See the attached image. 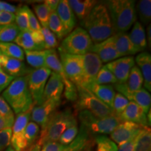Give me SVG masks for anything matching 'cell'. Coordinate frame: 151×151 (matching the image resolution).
<instances>
[{
    "label": "cell",
    "instance_id": "obj_1",
    "mask_svg": "<svg viewBox=\"0 0 151 151\" xmlns=\"http://www.w3.org/2000/svg\"><path fill=\"white\" fill-rule=\"evenodd\" d=\"M93 43L106 40L113 35V29L108 9L105 4L97 2L86 20L81 22Z\"/></svg>",
    "mask_w": 151,
    "mask_h": 151
},
{
    "label": "cell",
    "instance_id": "obj_2",
    "mask_svg": "<svg viewBox=\"0 0 151 151\" xmlns=\"http://www.w3.org/2000/svg\"><path fill=\"white\" fill-rule=\"evenodd\" d=\"M104 3L110 16L113 34L126 32L137 21L136 1L134 0H110Z\"/></svg>",
    "mask_w": 151,
    "mask_h": 151
},
{
    "label": "cell",
    "instance_id": "obj_3",
    "mask_svg": "<svg viewBox=\"0 0 151 151\" xmlns=\"http://www.w3.org/2000/svg\"><path fill=\"white\" fill-rule=\"evenodd\" d=\"M2 97L16 113L19 114L33 108L32 97L27 86V77L16 78L4 90Z\"/></svg>",
    "mask_w": 151,
    "mask_h": 151
},
{
    "label": "cell",
    "instance_id": "obj_4",
    "mask_svg": "<svg viewBox=\"0 0 151 151\" xmlns=\"http://www.w3.org/2000/svg\"><path fill=\"white\" fill-rule=\"evenodd\" d=\"M77 124V120L71 110L67 109L52 115L48 123L41 129L37 143L42 146L50 141H58L68 128Z\"/></svg>",
    "mask_w": 151,
    "mask_h": 151
},
{
    "label": "cell",
    "instance_id": "obj_5",
    "mask_svg": "<svg viewBox=\"0 0 151 151\" xmlns=\"http://www.w3.org/2000/svg\"><path fill=\"white\" fill-rule=\"evenodd\" d=\"M78 90L76 108L77 110H86L98 118H106L114 116L110 107L106 105L91 92L83 86H76Z\"/></svg>",
    "mask_w": 151,
    "mask_h": 151
},
{
    "label": "cell",
    "instance_id": "obj_6",
    "mask_svg": "<svg viewBox=\"0 0 151 151\" xmlns=\"http://www.w3.org/2000/svg\"><path fill=\"white\" fill-rule=\"evenodd\" d=\"M81 126L88 132L98 134H109L122 122L118 117L115 116L106 118H98L88 111H80L78 113Z\"/></svg>",
    "mask_w": 151,
    "mask_h": 151
},
{
    "label": "cell",
    "instance_id": "obj_7",
    "mask_svg": "<svg viewBox=\"0 0 151 151\" xmlns=\"http://www.w3.org/2000/svg\"><path fill=\"white\" fill-rule=\"evenodd\" d=\"M92 45L93 42L86 30L78 27L63 39L59 48L68 54L83 55L90 52Z\"/></svg>",
    "mask_w": 151,
    "mask_h": 151
},
{
    "label": "cell",
    "instance_id": "obj_8",
    "mask_svg": "<svg viewBox=\"0 0 151 151\" xmlns=\"http://www.w3.org/2000/svg\"><path fill=\"white\" fill-rule=\"evenodd\" d=\"M46 67L61 76L65 87L64 90L65 97L71 101H76L78 98L77 87L67 78L58 52L55 49L48 50L46 57Z\"/></svg>",
    "mask_w": 151,
    "mask_h": 151
},
{
    "label": "cell",
    "instance_id": "obj_9",
    "mask_svg": "<svg viewBox=\"0 0 151 151\" xmlns=\"http://www.w3.org/2000/svg\"><path fill=\"white\" fill-rule=\"evenodd\" d=\"M50 73L51 70L43 67L31 69L27 75V86L32 97L34 106L39 105L42 102L43 91Z\"/></svg>",
    "mask_w": 151,
    "mask_h": 151
},
{
    "label": "cell",
    "instance_id": "obj_10",
    "mask_svg": "<svg viewBox=\"0 0 151 151\" xmlns=\"http://www.w3.org/2000/svg\"><path fill=\"white\" fill-rule=\"evenodd\" d=\"M60 60L65 75L76 86H82L83 69L81 55L68 54L58 48Z\"/></svg>",
    "mask_w": 151,
    "mask_h": 151
},
{
    "label": "cell",
    "instance_id": "obj_11",
    "mask_svg": "<svg viewBox=\"0 0 151 151\" xmlns=\"http://www.w3.org/2000/svg\"><path fill=\"white\" fill-rule=\"evenodd\" d=\"M31 111L19 113L14 120L11 138V147L15 151H24L27 149V143L24 139V130L29 122Z\"/></svg>",
    "mask_w": 151,
    "mask_h": 151
},
{
    "label": "cell",
    "instance_id": "obj_12",
    "mask_svg": "<svg viewBox=\"0 0 151 151\" xmlns=\"http://www.w3.org/2000/svg\"><path fill=\"white\" fill-rule=\"evenodd\" d=\"M60 104V101L47 100L41 104L34 106L31 111L30 119L42 129L48 123L52 115L56 112V109Z\"/></svg>",
    "mask_w": 151,
    "mask_h": 151
},
{
    "label": "cell",
    "instance_id": "obj_13",
    "mask_svg": "<svg viewBox=\"0 0 151 151\" xmlns=\"http://www.w3.org/2000/svg\"><path fill=\"white\" fill-rule=\"evenodd\" d=\"M83 69V78L82 86L86 88L88 85L95 83L98 72L102 67V62L97 55L88 52L81 55Z\"/></svg>",
    "mask_w": 151,
    "mask_h": 151
},
{
    "label": "cell",
    "instance_id": "obj_14",
    "mask_svg": "<svg viewBox=\"0 0 151 151\" xmlns=\"http://www.w3.org/2000/svg\"><path fill=\"white\" fill-rule=\"evenodd\" d=\"M106 67L116 78L118 83H124L127 80L132 68L135 66L134 58L132 56L122 57L107 63Z\"/></svg>",
    "mask_w": 151,
    "mask_h": 151
},
{
    "label": "cell",
    "instance_id": "obj_15",
    "mask_svg": "<svg viewBox=\"0 0 151 151\" xmlns=\"http://www.w3.org/2000/svg\"><path fill=\"white\" fill-rule=\"evenodd\" d=\"M143 127L129 121H122L110 134L111 139L118 146L137 137Z\"/></svg>",
    "mask_w": 151,
    "mask_h": 151
},
{
    "label": "cell",
    "instance_id": "obj_16",
    "mask_svg": "<svg viewBox=\"0 0 151 151\" xmlns=\"http://www.w3.org/2000/svg\"><path fill=\"white\" fill-rule=\"evenodd\" d=\"M90 52L97 55L102 63H109L120 58L112 37L101 42L93 43Z\"/></svg>",
    "mask_w": 151,
    "mask_h": 151
},
{
    "label": "cell",
    "instance_id": "obj_17",
    "mask_svg": "<svg viewBox=\"0 0 151 151\" xmlns=\"http://www.w3.org/2000/svg\"><path fill=\"white\" fill-rule=\"evenodd\" d=\"M0 69L14 78L25 76L31 70L26 67L22 61L9 58L3 54L0 55Z\"/></svg>",
    "mask_w": 151,
    "mask_h": 151
},
{
    "label": "cell",
    "instance_id": "obj_18",
    "mask_svg": "<svg viewBox=\"0 0 151 151\" xmlns=\"http://www.w3.org/2000/svg\"><path fill=\"white\" fill-rule=\"evenodd\" d=\"M64 83L60 75L51 71L43 91L42 102L47 100H61L62 94L64 92Z\"/></svg>",
    "mask_w": 151,
    "mask_h": 151
},
{
    "label": "cell",
    "instance_id": "obj_19",
    "mask_svg": "<svg viewBox=\"0 0 151 151\" xmlns=\"http://www.w3.org/2000/svg\"><path fill=\"white\" fill-rule=\"evenodd\" d=\"M118 118L121 121H129L142 127H150L146 112L140 106L132 101H129V104Z\"/></svg>",
    "mask_w": 151,
    "mask_h": 151
},
{
    "label": "cell",
    "instance_id": "obj_20",
    "mask_svg": "<svg viewBox=\"0 0 151 151\" xmlns=\"http://www.w3.org/2000/svg\"><path fill=\"white\" fill-rule=\"evenodd\" d=\"M143 78L140 69L137 66H134L130 71L127 80L124 83H116L113 85L118 93L123 92H135L143 88Z\"/></svg>",
    "mask_w": 151,
    "mask_h": 151
},
{
    "label": "cell",
    "instance_id": "obj_21",
    "mask_svg": "<svg viewBox=\"0 0 151 151\" xmlns=\"http://www.w3.org/2000/svg\"><path fill=\"white\" fill-rule=\"evenodd\" d=\"M86 88L113 110V101H114L115 96L116 94L113 86L99 85L96 83H93L86 86Z\"/></svg>",
    "mask_w": 151,
    "mask_h": 151
},
{
    "label": "cell",
    "instance_id": "obj_22",
    "mask_svg": "<svg viewBox=\"0 0 151 151\" xmlns=\"http://www.w3.org/2000/svg\"><path fill=\"white\" fill-rule=\"evenodd\" d=\"M56 12L67 35H69L74 29L76 24V19L73 11L68 4L67 0H60Z\"/></svg>",
    "mask_w": 151,
    "mask_h": 151
},
{
    "label": "cell",
    "instance_id": "obj_23",
    "mask_svg": "<svg viewBox=\"0 0 151 151\" xmlns=\"http://www.w3.org/2000/svg\"><path fill=\"white\" fill-rule=\"evenodd\" d=\"M138 67L140 69L143 78V86L147 91H151V55L147 52L137 55L134 59Z\"/></svg>",
    "mask_w": 151,
    "mask_h": 151
},
{
    "label": "cell",
    "instance_id": "obj_24",
    "mask_svg": "<svg viewBox=\"0 0 151 151\" xmlns=\"http://www.w3.org/2000/svg\"><path fill=\"white\" fill-rule=\"evenodd\" d=\"M128 36L137 53L142 52L146 50L148 46L146 37V31L143 26L139 21H136L134 22L131 32Z\"/></svg>",
    "mask_w": 151,
    "mask_h": 151
},
{
    "label": "cell",
    "instance_id": "obj_25",
    "mask_svg": "<svg viewBox=\"0 0 151 151\" xmlns=\"http://www.w3.org/2000/svg\"><path fill=\"white\" fill-rule=\"evenodd\" d=\"M112 38L120 58L131 56L137 53L128 34L126 32L115 33L112 36Z\"/></svg>",
    "mask_w": 151,
    "mask_h": 151
},
{
    "label": "cell",
    "instance_id": "obj_26",
    "mask_svg": "<svg viewBox=\"0 0 151 151\" xmlns=\"http://www.w3.org/2000/svg\"><path fill=\"white\" fill-rule=\"evenodd\" d=\"M67 2L73 14L82 22L89 16L98 1L94 0H67Z\"/></svg>",
    "mask_w": 151,
    "mask_h": 151
},
{
    "label": "cell",
    "instance_id": "obj_27",
    "mask_svg": "<svg viewBox=\"0 0 151 151\" xmlns=\"http://www.w3.org/2000/svg\"><path fill=\"white\" fill-rule=\"evenodd\" d=\"M129 101L134 102L143 108L147 114L150 109L151 106V96L150 93L145 89L141 88V90L135 92H123L122 93Z\"/></svg>",
    "mask_w": 151,
    "mask_h": 151
},
{
    "label": "cell",
    "instance_id": "obj_28",
    "mask_svg": "<svg viewBox=\"0 0 151 151\" xmlns=\"http://www.w3.org/2000/svg\"><path fill=\"white\" fill-rule=\"evenodd\" d=\"M92 146V141L90 139L89 132L81 126L78 134L75 139L70 144L65 146L64 151H82Z\"/></svg>",
    "mask_w": 151,
    "mask_h": 151
},
{
    "label": "cell",
    "instance_id": "obj_29",
    "mask_svg": "<svg viewBox=\"0 0 151 151\" xmlns=\"http://www.w3.org/2000/svg\"><path fill=\"white\" fill-rule=\"evenodd\" d=\"M134 151H151V130L149 127H143L138 134Z\"/></svg>",
    "mask_w": 151,
    "mask_h": 151
},
{
    "label": "cell",
    "instance_id": "obj_30",
    "mask_svg": "<svg viewBox=\"0 0 151 151\" xmlns=\"http://www.w3.org/2000/svg\"><path fill=\"white\" fill-rule=\"evenodd\" d=\"M48 50H24L27 63L35 69H41L46 67V57Z\"/></svg>",
    "mask_w": 151,
    "mask_h": 151
},
{
    "label": "cell",
    "instance_id": "obj_31",
    "mask_svg": "<svg viewBox=\"0 0 151 151\" xmlns=\"http://www.w3.org/2000/svg\"><path fill=\"white\" fill-rule=\"evenodd\" d=\"M14 41L16 45L21 48H23L24 50H43V49L35 42L29 30L26 32H20Z\"/></svg>",
    "mask_w": 151,
    "mask_h": 151
},
{
    "label": "cell",
    "instance_id": "obj_32",
    "mask_svg": "<svg viewBox=\"0 0 151 151\" xmlns=\"http://www.w3.org/2000/svg\"><path fill=\"white\" fill-rule=\"evenodd\" d=\"M48 28L55 35L56 38H58L60 40H62L68 35L56 11L50 13Z\"/></svg>",
    "mask_w": 151,
    "mask_h": 151
},
{
    "label": "cell",
    "instance_id": "obj_33",
    "mask_svg": "<svg viewBox=\"0 0 151 151\" xmlns=\"http://www.w3.org/2000/svg\"><path fill=\"white\" fill-rule=\"evenodd\" d=\"M0 50L4 55L24 61V50L14 43H0Z\"/></svg>",
    "mask_w": 151,
    "mask_h": 151
},
{
    "label": "cell",
    "instance_id": "obj_34",
    "mask_svg": "<svg viewBox=\"0 0 151 151\" xmlns=\"http://www.w3.org/2000/svg\"><path fill=\"white\" fill-rule=\"evenodd\" d=\"M20 31L16 23L0 26V43H11L14 41Z\"/></svg>",
    "mask_w": 151,
    "mask_h": 151
},
{
    "label": "cell",
    "instance_id": "obj_35",
    "mask_svg": "<svg viewBox=\"0 0 151 151\" xmlns=\"http://www.w3.org/2000/svg\"><path fill=\"white\" fill-rule=\"evenodd\" d=\"M29 7L27 6H22L18 7L15 14V23L20 29V32L29 31V18H28V10Z\"/></svg>",
    "mask_w": 151,
    "mask_h": 151
},
{
    "label": "cell",
    "instance_id": "obj_36",
    "mask_svg": "<svg viewBox=\"0 0 151 151\" xmlns=\"http://www.w3.org/2000/svg\"><path fill=\"white\" fill-rule=\"evenodd\" d=\"M136 11L139 14V22L148 26L151 20V1L150 0H141L137 4Z\"/></svg>",
    "mask_w": 151,
    "mask_h": 151
},
{
    "label": "cell",
    "instance_id": "obj_37",
    "mask_svg": "<svg viewBox=\"0 0 151 151\" xmlns=\"http://www.w3.org/2000/svg\"><path fill=\"white\" fill-rule=\"evenodd\" d=\"M40 135V127L37 124L31 121L28 122L24 130V139L27 143V148L35 144L36 140Z\"/></svg>",
    "mask_w": 151,
    "mask_h": 151
},
{
    "label": "cell",
    "instance_id": "obj_38",
    "mask_svg": "<svg viewBox=\"0 0 151 151\" xmlns=\"http://www.w3.org/2000/svg\"><path fill=\"white\" fill-rule=\"evenodd\" d=\"M95 83L99 85H114L118 83V81L113 73L109 70L106 66L104 65L98 72Z\"/></svg>",
    "mask_w": 151,
    "mask_h": 151
},
{
    "label": "cell",
    "instance_id": "obj_39",
    "mask_svg": "<svg viewBox=\"0 0 151 151\" xmlns=\"http://www.w3.org/2000/svg\"><path fill=\"white\" fill-rule=\"evenodd\" d=\"M34 10L35 11V14L39 20L42 27H48V20L50 18V11L47 6L44 3L37 4L34 5Z\"/></svg>",
    "mask_w": 151,
    "mask_h": 151
},
{
    "label": "cell",
    "instance_id": "obj_40",
    "mask_svg": "<svg viewBox=\"0 0 151 151\" xmlns=\"http://www.w3.org/2000/svg\"><path fill=\"white\" fill-rule=\"evenodd\" d=\"M95 142L97 143V151H118L117 145L106 136H98Z\"/></svg>",
    "mask_w": 151,
    "mask_h": 151
},
{
    "label": "cell",
    "instance_id": "obj_41",
    "mask_svg": "<svg viewBox=\"0 0 151 151\" xmlns=\"http://www.w3.org/2000/svg\"><path fill=\"white\" fill-rule=\"evenodd\" d=\"M129 101L120 93H116L113 105V111L114 116L119 117L129 104Z\"/></svg>",
    "mask_w": 151,
    "mask_h": 151
},
{
    "label": "cell",
    "instance_id": "obj_42",
    "mask_svg": "<svg viewBox=\"0 0 151 151\" xmlns=\"http://www.w3.org/2000/svg\"><path fill=\"white\" fill-rule=\"evenodd\" d=\"M78 131L79 129L77 124L71 126V127L68 128L62 134V135L60 137L58 142L61 143L62 145H64V146H67V145L70 144L74 140L75 138L77 137V135L78 134Z\"/></svg>",
    "mask_w": 151,
    "mask_h": 151
},
{
    "label": "cell",
    "instance_id": "obj_43",
    "mask_svg": "<svg viewBox=\"0 0 151 151\" xmlns=\"http://www.w3.org/2000/svg\"><path fill=\"white\" fill-rule=\"evenodd\" d=\"M43 39H44L45 49L50 50L55 49L58 46V41L55 35L48 27H41Z\"/></svg>",
    "mask_w": 151,
    "mask_h": 151
},
{
    "label": "cell",
    "instance_id": "obj_44",
    "mask_svg": "<svg viewBox=\"0 0 151 151\" xmlns=\"http://www.w3.org/2000/svg\"><path fill=\"white\" fill-rule=\"evenodd\" d=\"M11 134V128H7L0 131V151H4L10 146Z\"/></svg>",
    "mask_w": 151,
    "mask_h": 151
},
{
    "label": "cell",
    "instance_id": "obj_45",
    "mask_svg": "<svg viewBox=\"0 0 151 151\" xmlns=\"http://www.w3.org/2000/svg\"><path fill=\"white\" fill-rule=\"evenodd\" d=\"M0 115L4 117H14V111L1 96H0Z\"/></svg>",
    "mask_w": 151,
    "mask_h": 151
},
{
    "label": "cell",
    "instance_id": "obj_46",
    "mask_svg": "<svg viewBox=\"0 0 151 151\" xmlns=\"http://www.w3.org/2000/svg\"><path fill=\"white\" fill-rule=\"evenodd\" d=\"M65 146L58 141H50L44 143L41 148V151H64Z\"/></svg>",
    "mask_w": 151,
    "mask_h": 151
},
{
    "label": "cell",
    "instance_id": "obj_47",
    "mask_svg": "<svg viewBox=\"0 0 151 151\" xmlns=\"http://www.w3.org/2000/svg\"><path fill=\"white\" fill-rule=\"evenodd\" d=\"M16 78L11 76L0 69V92H3Z\"/></svg>",
    "mask_w": 151,
    "mask_h": 151
},
{
    "label": "cell",
    "instance_id": "obj_48",
    "mask_svg": "<svg viewBox=\"0 0 151 151\" xmlns=\"http://www.w3.org/2000/svg\"><path fill=\"white\" fill-rule=\"evenodd\" d=\"M28 18H29V28L30 31L35 32L41 30V27L40 24L38 21L37 17L30 9L28 10Z\"/></svg>",
    "mask_w": 151,
    "mask_h": 151
},
{
    "label": "cell",
    "instance_id": "obj_49",
    "mask_svg": "<svg viewBox=\"0 0 151 151\" xmlns=\"http://www.w3.org/2000/svg\"><path fill=\"white\" fill-rule=\"evenodd\" d=\"M15 14L1 11L0 13V26L15 23Z\"/></svg>",
    "mask_w": 151,
    "mask_h": 151
},
{
    "label": "cell",
    "instance_id": "obj_50",
    "mask_svg": "<svg viewBox=\"0 0 151 151\" xmlns=\"http://www.w3.org/2000/svg\"><path fill=\"white\" fill-rule=\"evenodd\" d=\"M30 32H31L32 37L35 42L37 43L39 47H41L43 50L45 49L44 39H43V36L42 32H41V30H39V31H30Z\"/></svg>",
    "mask_w": 151,
    "mask_h": 151
},
{
    "label": "cell",
    "instance_id": "obj_51",
    "mask_svg": "<svg viewBox=\"0 0 151 151\" xmlns=\"http://www.w3.org/2000/svg\"><path fill=\"white\" fill-rule=\"evenodd\" d=\"M14 120V117H4L0 115V131L12 127Z\"/></svg>",
    "mask_w": 151,
    "mask_h": 151
},
{
    "label": "cell",
    "instance_id": "obj_52",
    "mask_svg": "<svg viewBox=\"0 0 151 151\" xmlns=\"http://www.w3.org/2000/svg\"><path fill=\"white\" fill-rule=\"evenodd\" d=\"M137 137L129 140L127 142L123 143V144L118 146V151H134V143Z\"/></svg>",
    "mask_w": 151,
    "mask_h": 151
},
{
    "label": "cell",
    "instance_id": "obj_53",
    "mask_svg": "<svg viewBox=\"0 0 151 151\" xmlns=\"http://www.w3.org/2000/svg\"><path fill=\"white\" fill-rule=\"evenodd\" d=\"M0 4H1V11H4V12L11 13V14H16L17 11V7L14 5H11L10 4L4 2V1H0Z\"/></svg>",
    "mask_w": 151,
    "mask_h": 151
},
{
    "label": "cell",
    "instance_id": "obj_54",
    "mask_svg": "<svg viewBox=\"0 0 151 151\" xmlns=\"http://www.w3.org/2000/svg\"><path fill=\"white\" fill-rule=\"evenodd\" d=\"M59 2V0H46L43 3L47 6V7L49 9L50 13H51L53 12V11H56Z\"/></svg>",
    "mask_w": 151,
    "mask_h": 151
},
{
    "label": "cell",
    "instance_id": "obj_55",
    "mask_svg": "<svg viewBox=\"0 0 151 151\" xmlns=\"http://www.w3.org/2000/svg\"><path fill=\"white\" fill-rule=\"evenodd\" d=\"M146 37L147 44H148L149 48H150V44H151V25H150V24H149L146 27Z\"/></svg>",
    "mask_w": 151,
    "mask_h": 151
},
{
    "label": "cell",
    "instance_id": "obj_56",
    "mask_svg": "<svg viewBox=\"0 0 151 151\" xmlns=\"http://www.w3.org/2000/svg\"><path fill=\"white\" fill-rule=\"evenodd\" d=\"M41 146L40 145H39L37 143H36L24 151H41Z\"/></svg>",
    "mask_w": 151,
    "mask_h": 151
},
{
    "label": "cell",
    "instance_id": "obj_57",
    "mask_svg": "<svg viewBox=\"0 0 151 151\" xmlns=\"http://www.w3.org/2000/svg\"><path fill=\"white\" fill-rule=\"evenodd\" d=\"M6 151H15V150L12 148H11V146H9L8 148L6 149Z\"/></svg>",
    "mask_w": 151,
    "mask_h": 151
},
{
    "label": "cell",
    "instance_id": "obj_58",
    "mask_svg": "<svg viewBox=\"0 0 151 151\" xmlns=\"http://www.w3.org/2000/svg\"><path fill=\"white\" fill-rule=\"evenodd\" d=\"M90 149H91V148H87V149H86V150H82V151H90Z\"/></svg>",
    "mask_w": 151,
    "mask_h": 151
},
{
    "label": "cell",
    "instance_id": "obj_59",
    "mask_svg": "<svg viewBox=\"0 0 151 151\" xmlns=\"http://www.w3.org/2000/svg\"><path fill=\"white\" fill-rule=\"evenodd\" d=\"M1 11H1V4H0V13H1Z\"/></svg>",
    "mask_w": 151,
    "mask_h": 151
},
{
    "label": "cell",
    "instance_id": "obj_60",
    "mask_svg": "<svg viewBox=\"0 0 151 151\" xmlns=\"http://www.w3.org/2000/svg\"><path fill=\"white\" fill-rule=\"evenodd\" d=\"M2 55V52H1V50H0V55Z\"/></svg>",
    "mask_w": 151,
    "mask_h": 151
}]
</instances>
